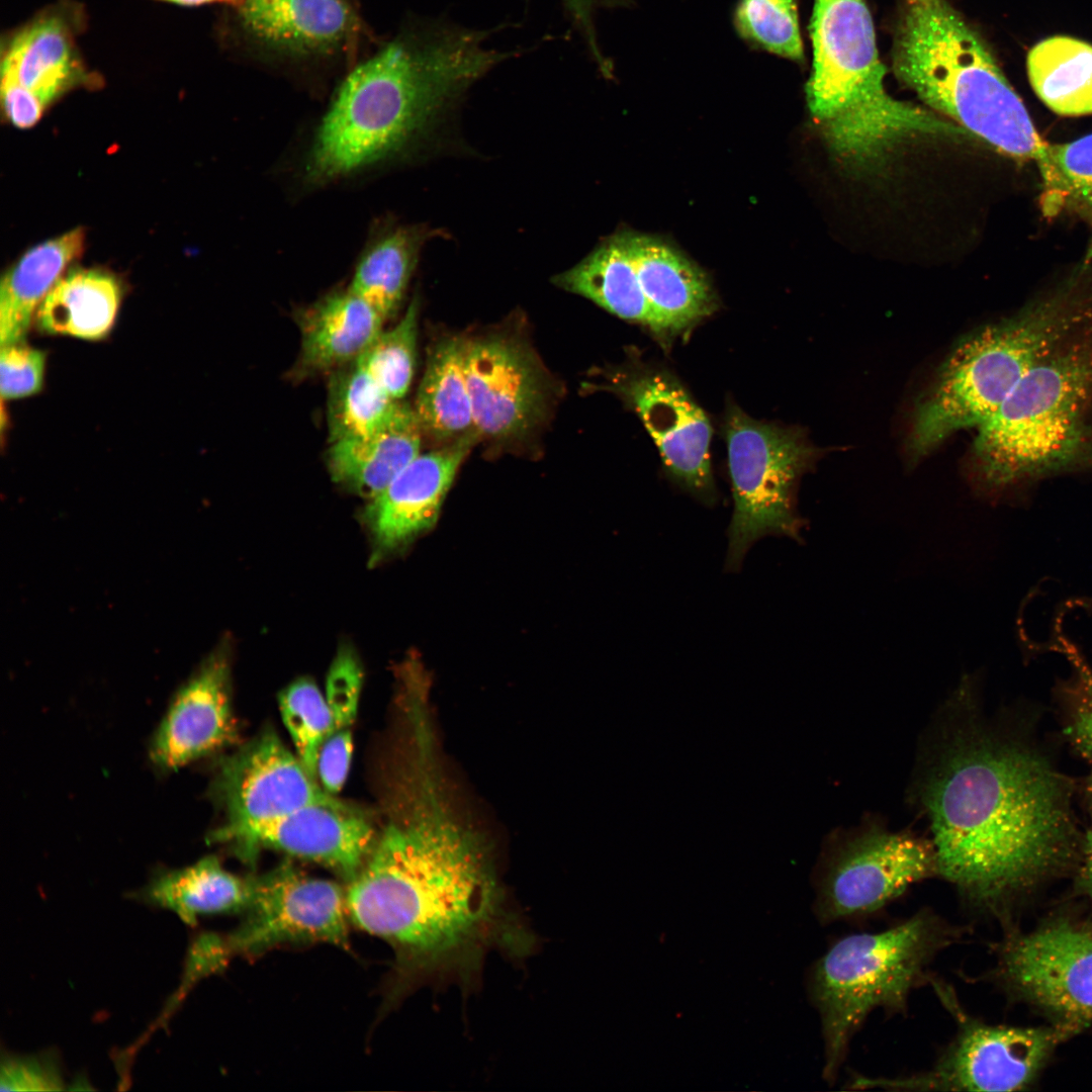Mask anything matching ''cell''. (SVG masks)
<instances>
[{
    "label": "cell",
    "instance_id": "17",
    "mask_svg": "<svg viewBox=\"0 0 1092 1092\" xmlns=\"http://www.w3.org/2000/svg\"><path fill=\"white\" fill-rule=\"evenodd\" d=\"M376 837L367 818L340 801L304 806L233 832L219 842L233 843L249 860L261 847L280 850L328 867L349 882L364 864Z\"/></svg>",
    "mask_w": 1092,
    "mask_h": 1092
},
{
    "label": "cell",
    "instance_id": "26",
    "mask_svg": "<svg viewBox=\"0 0 1092 1092\" xmlns=\"http://www.w3.org/2000/svg\"><path fill=\"white\" fill-rule=\"evenodd\" d=\"M118 279L98 269H72L62 276L35 313L47 335L99 341L111 332L121 302Z\"/></svg>",
    "mask_w": 1092,
    "mask_h": 1092
},
{
    "label": "cell",
    "instance_id": "24",
    "mask_svg": "<svg viewBox=\"0 0 1092 1092\" xmlns=\"http://www.w3.org/2000/svg\"><path fill=\"white\" fill-rule=\"evenodd\" d=\"M553 283L645 327L658 340V327L640 289L629 233L610 237L574 267L556 275Z\"/></svg>",
    "mask_w": 1092,
    "mask_h": 1092
},
{
    "label": "cell",
    "instance_id": "5",
    "mask_svg": "<svg viewBox=\"0 0 1092 1092\" xmlns=\"http://www.w3.org/2000/svg\"><path fill=\"white\" fill-rule=\"evenodd\" d=\"M897 78L997 152L1043 161L1049 143L979 34L946 0H907L892 50Z\"/></svg>",
    "mask_w": 1092,
    "mask_h": 1092
},
{
    "label": "cell",
    "instance_id": "6",
    "mask_svg": "<svg viewBox=\"0 0 1092 1092\" xmlns=\"http://www.w3.org/2000/svg\"><path fill=\"white\" fill-rule=\"evenodd\" d=\"M810 33L808 107L841 161L873 166L913 138L950 133V123L887 92L864 0H815Z\"/></svg>",
    "mask_w": 1092,
    "mask_h": 1092
},
{
    "label": "cell",
    "instance_id": "12",
    "mask_svg": "<svg viewBox=\"0 0 1092 1092\" xmlns=\"http://www.w3.org/2000/svg\"><path fill=\"white\" fill-rule=\"evenodd\" d=\"M247 882L242 922L225 936L232 956L298 943L349 947L346 889L309 877L290 862Z\"/></svg>",
    "mask_w": 1092,
    "mask_h": 1092
},
{
    "label": "cell",
    "instance_id": "9",
    "mask_svg": "<svg viewBox=\"0 0 1092 1092\" xmlns=\"http://www.w3.org/2000/svg\"><path fill=\"white\" fill-rule=\"evenodd\" d=\"M991 948L986 979L1009 1001L1074 1035L1092 1025V912L1057 908L1030 930H1004Z\"/></svg>",
    "mask_w": 1092,
    "mask_h": 1092
},
{
    "label": "cell",
    "instance_id": "35",
    "mask_svg": "<svg viewBox=\"0 0 1092 1092\" xmlns=\"http://www.w3.org/2000/svg\"><path fill=\"white\" fill-rule=\"evenodd\" d=\"M736 26L747 39L793 61L804 58L796 0H740Z\"/></svg>",
    "mask_w": 1092,
    "mask_h": 1092
},
{
    "label": "cell",
    "instance_id": "21",
    "mask_svg": "<svg viewBox=\"0 0 1092 1092\" xmlns=\"http://www.w3.org/2000/svg\"><path fill=\"white\" fill-rule=\"evenodd\" d=\"M238 7L253 36L293 54L330 53L356 27L348 0H240Z\"/></svg>",
    "mask_w": 1092,
    "mask_h": 1092
},
{
    "label": "cell",
    "instance_id": "41",
    "mask_svg": "<svg viewBox=\"0 0 1092 1092\" xmlns=\"http://www.w3.org/2000/svg\"><path fill=\"white\" fill-rule=\"evenodd\" d=\"M231 956L225 937L215 933L199 935L189 950L182 987L188 988L200 978L222 970Z\"/></svg>",
    "mask_w": 1092,
    "mask_h": 1092
},
{
    "label": "cell",
    "instance_id": "34",
    "mask_svg": "<svg viewBox=\"0 0 1092 1092\" xmlns=\"http://www.w3.org/2000/svg\"><path fill=\"white\" fill-rule=\"evenodd\" d=\"M278 702L296 755L316 778L320 749L334 730V718L326 698L312 680L299 678L280 693Z\"/></svg>",
    "mask_w": 1092,
    "mask_h": 1092
},
{
    "label": "cell",
    "instance_id": "16",
    "mask_svg": "<svg viewBox=\"0 0 1092 1092\" xmlns=\"http://www.w3.org/2000/svg\"><path fill=\"white\" fill-rule=\"evenodd\" d=\"M465 373L479 437L517 440L544 418L548 383L522 343L502 336L466 340Z\"/></svg>",
    "mask_w": 1092,
    "mask_h": 1092
},
{
    "label": "cell",
    "instance_id": "25",
    "mask_svg": "<svg viewBox=\"0 0 1092 1092\" xmlns=\"http://www.w3.org/2000/svg\"><path fill=\"white\" fill-rule=\"evenodd\" d=\"M85 234L80 228L28 250L2 277L1 346L24 342L33 315L66 267L78 258Z\"/></svg>",
    "mask_w": 1092,
    "mask_h": 1092
},
{
    "label": "cell",
    "instance_id": "40",
    "mask_svg": "<svg viewBox=\"0 0 1092 1092\" xmlns=\"http://www.w3.org/2000/svg\"><path fill=\"white\" fill-rule=\"evenodd\" d=\"M352 751L350 728L336 729L324 741L317 756L316 779L328 793L334 795L344 786Z\"/></svg>",
    "mask_w": 1092,
    "mask_h": 1092
},
{
    "label": "cell",
    "instance_id": "31",
    "mask_svg": "<svg viewBox=\"0 0 1092 1092\" xmlns=\"http://www.w3.org/2000/svg\"><path fill=\"white\" fill-rule=\"evenodd\" d=\"M358 363L333 370L328 387L330 443L368 435L391 417L397 402Z\"/></svg>",
    "mask_w": 1092,
    "mask_h": 1092
},
{
    "label": "cell",
    "instance_id": "32",
    "mask_svg": "<svg viewBox=\"0 0 1092 1092\" xmlns=\"http://www.w3.org/2000/svg\"><path fill=\"white\" fill-rule=\"evenodd\" d=\"M1037 169L1044 215L1070 209L1092 216V132L1072 142L1049 144Z\"/></svg>",
    "mask_w": 1092,
    "mask_h": 1092
},
{
    "label": "cell",
    "instance_id": "7",
    "mask_svg": "<svg viewBox=\"0 0 1092 1092\" xmlns=\"http://www.w3.org/2000/svg\"><path fill=\"white\" fill-rule=\"evenodd\" d=\"M968 932L926 907L881 931L843 936L812 964L806 992L820 1019L828 1084L869 1015L877 1009L905 1014L911 992L933 979L935 958Z\"/></svg>",
    "mask_w": 1092,
    "mask_h": 1092
},
{
    "label": "cell",
    "instance_id": "39",
    "mask_svg": "<svg viewBox=\"0 0 1092 1092\" xmlns=\"http://www.w3.org/2000/svg\"><path fill=\"white\" fill-rule=\"evenodd\" d=\"M64 1089L58 1063L49 1054L7 1056L2 1060L1 1091H57Z\"/></svg>",
    "mask_w": 1092,
    "mask_h": 1092
},
{
    "label": "cell",
    "instance_id": "23",
    "mask_svg": "<svg viewBox=\"0 0 1092 1092\" xmlns=\"http://www.w3.org/2000/svg\"><path fill=\"white\" fill-rule=\"evenodd\" d=\"M299 366L329 371L355 361L382 331L384 320L350 291H335L300 309Z\"/></svg>",
    "mask_w": 1092,
    "mask_h": 1092
},
{
    "label": "cell",
    "instance_id": "37",
    "mask_svg": "<svg viewBox=\"0 0 1092 1092\" xmlns=\"http://www.w3.org/2000/svg\"><path fill=\"white\" fill-rule=\"evenodd\" d=\"M46 359V352L24 342L1 346L2 399H17L38 393L43 385Z\"/></svg>",
    "mask_w": 1092,
    "mask_h": 1092
},
{
    "label": "cell",
    "instance_id": "36",
    "mask_svg": "<svg viewBox=\"0 0 1092 1092\" xmlns=\"http://www.w3.org/2000/svg\"><path fill=\"white\" fill-rule=\"evenodd\" d=\"M1057 641L1059 649L1075 668V678L1066 687L1069 704L1064 732L1071 745L1087 763L1092 787V669L1078 649L1065 637L1059 635Z\"/></svg>",
    "mask_w": 1092,
    "mask_h": 1092
},
{
    "label": "cell",
    "instance_id": "20",
    "mask_svg": "<svg viewBox=\"0 0 1092 1092\" xmlns=\"http://www.w3.org/2000/svg\"><path fill=\"white\" fill-rule=\"evenodd\" d=\"M640 289L662 344L687 334L717 308L706 275L668 245L629 233Z\"/></svg>",
    "mask_w": 1092,
    "mask_h": 1092
},
{
    "label": "cell",
    "instance_id": "8",
    "mask_svg": "<svg viewBox=\"0 0 1092 1092\" xmlns=\"http://www.w3.org/2000/svg\"><path fill=\"white\" fill-rule=\"evenodd\" d=\"M723 435L733 496L724 568L736 572L764 537L802 540L796 486L813 453L796 431L754 420L735 404L725 414Z\"/></svg>",
    "mask_w": 1092,
    "mask_h": 1092
},
{
    "label": "cell",
    "instance_id": "38",
    "mask_svg": "<svg viewBox=\"0 0 1092 1092\" xmlns=\"http://www.w3.org/2000/svg\"><path fill=\"white\" fill-rule=\"evenodd\" d=\"M362 679V668L356 655L351 649L342 648L327 677L326 700L334 718V730L351 727L357 713Z\"/></svg>",
    "mask_w": 1092,
    "mask_h": 1092
},
{
    "label": "cell",
    "instance_id": "13",
    "mask_svg": "<svg viewBox=\"0 0 1092 1092\" xmlns=\"http://www.w3.org/2000/svg\"><path fill=\"white\" fill-rule=\"evenodd\" d=\"M601 387L636 413L653 439L668 477L712 506L717 493L711 467L713 428L704 410L668 371L636 364Z\"/></svg>",
    "mask_w": 1092,
    "mask_h": 1092
},
{
    "label": "cell",
    "instance_id": "3",
    "mask_svg": "<svg viewBox=\"0 0 1092 1092\" xmlns=\"http://www.w3.org/2000/svg\"><path fill=\"white\" fill-rule=\"evenodd\" d=\"M486 33L435 24L402 34L343 80L312 143L306 177L326 183L400 151L476 80L508 58Z\"/></svg>",
    "mask_w": 1092,
    "mask_h": 1092
},
{
    "label": "cell",
    "instance_id": "43",
    "mask_svg": "<svg viewBox=\"0 0 1092 1092\" xmlns=\"http://www.w3.org/2000/svg\"><path fill=\"white\" fill-rule=\"evenodd\" d=\"M1071 897L1082 898L1092 912V827L1084 833L1081 858L1072 878Z\"/></svg>",
    "mask_w": 1092,
    "mask_h": 1092
},
{
    "label": "cell",
    "instance_id": "33",
    "mask_svg": "<svg viewBox=\"0 0 1092 1092\" xmlns=\"http://www.w3.org/2000/svg\"><path fill=\"white\" fill-rule=\"evenodd\" d=\"M418 300L387 331H381L356 359L357 363L394 399L401 400L415 372L418 338Z\"/></svg>",
    "mask_w": 1092,
    "mask_h": 1092
},
{
    "label": "cell",
    "instance_id": "15",
    "mask_svg": "<svg viewBox=\"0 0 1092 1092\" xmlns=\"http://www.w3.org/2000/svg\"><path fill=\"white\" fill-rule=\"evenodd\" d=\"M75 16L66 6L47 9L3 47L1 102L15 126L31 127L54 100L90 81L75 42Z\"/></svg>",
    "mask_w": 1092,
    "mask_h": 1092
},
{
    "label": "cell",
    "instance_id": "30",
    "mask_svg": "<svg viewBox=\"0 0 1092 1092\" xmlns=\"http://www.w3.org/2000/svg\"><path fill=\"white\" fill-rule=\"evenodd\" d=\"M428 235L420 226L397 228L370 244L357 263L348 289L384 322L399 308Z\"/></svg>",
    "mask_w": 1092,
    "mask_h": 1092
},
{
    "label": "cell",
    "instance_id": "28",
    "mask_svg": "<svg viewBox=\"0 0 1092 1092\" xmlns=\"http://www.w3.org/2000/svg\"><path fill=\"white\" fill-rule=\"evenodd\" d=\"M141 898L194 925L201 915L242 912L248 882L224 870L216 857L207 856L185 869L160 874Z\"/></svg>",
    "mask_w": 1092,
    "mask_h": 1092
},
{
    "label": "cell",
    "instance_id": "19",
    "mask_svg": "<svg viewBox=\"0 0 1092 1092\" xmlns=\"http://www.w3.org/2000/svg\"><path fill=\"white\" fill-rule=\"evenodd\" d=\"M225 648L208 656L178 692L158 730L151 756L177 768L231 742L236 734Z\"/></svg>",
    "mask_w": 1092,
    "mask_h": 1092
},
{
    "label": "cell",
    "instance_id": "11",
    "mask_svg": "<svg viewBox=\"0 0 1092 1092\" xmlns=\"http://www.w3.org/2000/svg\"><path fill=\"white\" fill-rule=\"evenodd\" d=\"M934 876L937 861L930 838L864 824L837 836L821 857L812 909L825 925L866 917Z\"/></svg>",
    "mask_w": 1092,
    "mask_h": 1092
},
{
    "label": "cell",
    "instance_id": "44",
    "mask_svg": "<svg viewBox=\"0 0 1092 1092\" xmlns=\"http://www.w3.org/2000/svg\"><path fill=\"white\" fill-rule=\"evenodd\" d=\"M164 1L173 2V3L181 4V5H199V4L212 3V2H228V3H235V4L238 5L239 2H240V0H164Z\"/></svg>",
    "mask_w": 1092,
    "mask_h": 1092
},
{
    "label": "cell",
    "instance_id": "22",
    "mask_svg": "<svg viewBox=\"0 0 1092 1092\" xmlns=\"http://www.w3.org/2000/svg\"><path fill=\"white\" fill-rule=\"evenodd\" d=\"M422 434L414 407L399 400L378 430L331 443L329 471L338 483L372 498L421 454Z\"/></svg>",
    "mask_w": 1092,
    "mask_h": 1092
},
{
    "label": "cell",
    "instance_id": "42",
    "mask_svg": "<svg viewBox=\"0 0 1092 1092\" xmlns=\"http://www.w3.org/2000/svg\"><path fill=\"white\" fill-rule=\"evenodd\" d=\"M611 1L614 0H562L568 14L572 17L574 24L582 32L594 56L601 64V67H606L607 65L603 62V57L597 46L592 17L596 7Z\"/></svg>",
    "mask_w": 1092,
    "mask_h": 1092
},
{
    "label": "cell",
    "instance_id": "18",
    "mask_svg": "<svg viewBox=\"0 0 1092 1092\" xmlns=\"http://www.w3.org/2000/svg\"><path fill=\"white\" fill-rule=\"evenodd\" d=\"M479 438L467 435L420 454L370 498L364 517L377 555L403 546L435 523L461 463Z\"/></svg>",
    "mask_w": 1092,
    "mask_h": 1092
},
{
    "label": "cell",
    "instance_id": "1",
    "mask_svg": "<svg viewBox=\"0 0 1092 1092\" xmlns=\"http://www.w3.org/2000/svg\"><path fill=\"white\" fill-rule=\"evenodd\" d=\"M939 712L916 779L937 876L1004 931L1079 866L1074 786L1037 745L984 717L971 678Z\"/></svg>",
    "mask_w": 1092,
    "mask_h": 1092
},
{
    "label": "cell",
    "instance_id": "2",
    "mask_svg": "<svg viewBox=\"0 0 1092 1092\" xmlns=\"http://www.w3.org/2000/svg\"><path fill=\"white\" fill-rule=\"evenodd\" d=\"M437 760L434 743L413 747L394 810L346 888L350 921L393 947L402 985L470 982L489 950L521 957L533 945L484 841L453 809Z\"/></svg>",
    "mask_w": 1092,
    "mask_h": 1092
},
{
    "label": "cell",
    "instance_id": "10",
    "mask_svg": "<svg viewBox=\"0 0 1092 1092\" xmlns=\"http://www.w3.org/2000/svg\"><path fill=\"white\" fill-rule=\"evenodd\" d=\"M957 1022L953 1038L931 1068L898 1077L854 1076L850 1089L888 1091H1021L1033 1086L1058 1048L1075 1036L1048 1023L990 1024L969 1015L950 986L931 980Z\"/></svg>",
    "mask_w": 1092,
    "mask_h": 1092
},
{
    "label": "cell",
    "instance_id": "4",
    "mask_svg": "<svg viewBox=\"0 0 1092 1092\" xmlns=\"http://www.w3.org/2000/svg\"><path fill=\"white\" fill-rule=\"evenodd\" d=\"M1092 471V322L1045 353L979 427L974 482L987 495Z\"/></svg>",
    "mask_w": 1092,
    "mask_h": 1092
},
{
    "label": "cell",
    "instance_id": "27",
    "mask_svg": "<svg viewBox=\"0 0 1092 1092\" xmlns=\"http://www.w3.org/2000/svg\"><path fill=\"white\" fill-rule=\"evenodd\" d=\"M465 350L462 338L438 341L430 350L419 385L414 410L424 434L439 441L478 435L465 373Z\"/></svg>",
    "mask_w": 1092,
    "mask_h": 1092
},
{
    "label": "cell",
    "instance_id": "29",
    "mask_svg": "<svg viewBox=\"0 0 1092 1092\" xmlns=\"http://www.w3.org/2000/svg\"><path fill=\"white\" fill-rule=\"evenodd\" d=\"M1030 84L1038 98L1064 116L1092 113V46L1070 36L1036 43L1027 56Z\"/></svg>",
    "mask_w": 1092,
    "mask_h": 1092
},
{
    "label": "cell",
    "instance_id": "14",
    "mask_svg": "<svg viewBox=\"0 0 1092 1092\" xmlns=\"http://www.w3.org/2000/svg\"><path fill=\"white\" fill-rule=\"evenodd\" d=\"M215 786L226 821L211 833L209 840L214 842L307 805L340 802L272 730L264 731L226 757Z\"/></svg>",
    "mask_w": 1092,
    "mask_h": 1092
}]
</instances>
